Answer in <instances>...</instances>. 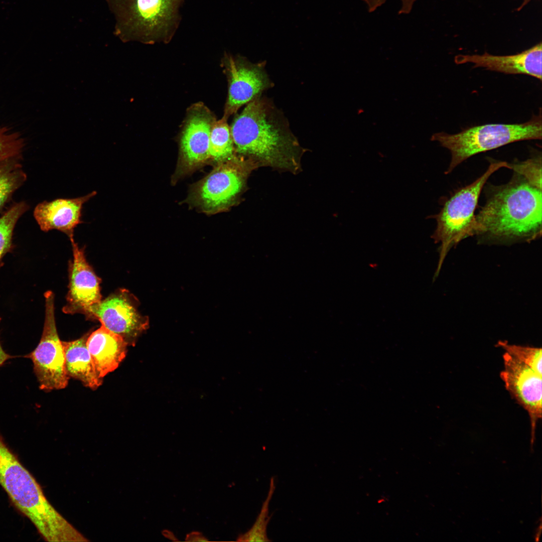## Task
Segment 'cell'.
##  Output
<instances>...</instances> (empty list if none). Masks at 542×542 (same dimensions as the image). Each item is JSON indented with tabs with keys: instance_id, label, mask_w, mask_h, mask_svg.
<instances>
[{
	"instance_id": "24",
	"label": "cell",
	"mask_w": 542,
	"mask_h": 542,
	"mask_svg": "<svg viewBox=\"0 0 542 542\" xmlns=\"http://www.w3.org/2000/svg\"><path fill=\"white\" fill-rule=\"evenodd\" d=\"M401 7L399 10L402 14H409L411 12L414 5L417 0H400ZM368 1L374 7H380L387 0H368Z\"/></svg>"
},
{
	"instance_id": "9",
	"label": "cell",
	"mask_w": 542,
	"mask_h": 542,
	"mask_svg": "<svg viewBox=\"0 0 542 542\" xmlns=\"http://www.w3.org/2000/svg\"><path fill=\"white\" fill-rule=\"evenodd\" d=\"M215 115L203 103L191 105L186 111L179 137V152L172 181L192 173L209 160L210 132Z\"/></svg>"
},
{
	"instance_id": "13",
	"label": "cell",
	"mask_w": 542,
	"mask_h": 542,
	"mask_svg": "<svg viewBox=\"0 0 542 542\" xmlns=\"http://www.w3.org/2000/svg\"><path fill=\"white\" fill-rule=\"evenodd\" d=\"M73 260L69 265V283L66 304L63 311L66 314L82 313L85 316L89 309L101 300L100 280L87 262L84 248L74 239L70 240Z\"/></svg>"
},
{
	"instance_id": "12",
	"label": "cell",
	"mask_w": 542,
	"mask_h": 542,
	"mask_svg": "<svg viewBox=\"0 0 542 542\" xmlns=\"http://www.w3.org/2000/svg\"><path fill=\"white\" fill-rule=\"evenodd\" d=\"M503 361L500 378L510 395L528 414L532 446L536 424L542 417V376L506 352Z\"/></svg>"
},
{
	"instance_id": "16",
	"label": "cell",
	"mask_w": 542,
	"mask_h": 542,
	"mask_svg": "<svg viewBox=\"0 0 542 542\" xmlns=\"http://www.w3.org/2000/svg\"><path fill=\"white\" fill-rule=\"evenodd\" d=\"M86 345L102 378L117 368L126 356L128 346L120 336L102 325L89 335Z\"/></svg>"
},
{
	"instance_id": "18",
	"label": "cell",
	"mask_w": 542,
	"mask_h": 542,
	"mask_svg": "<svg viewBox=\"0 0 542 542\" xmlns=\"http://www.w3.org/2000/svg\"><path fill=\"white\" fill-rule=\"evenodd\" d=\"M227 119L222 117L213 124L210 136L209 160L220 163L235 156L230 127Z\"/></svg>"
},
{
	"instance_id": "20",
	"label": "cell",
	"mask_w": 542,
	"mask_h": 542,
	"mask_svg": "<svg viewBox=\"0 0 542 542\" xmlns=\"http://www.w3.org/2000/svg\"><path fill=\"white\" fill-rule=\"evenodd\" d=\"M25 201L13 204L0 217V262L13 246L14 230L20 217L29 209Z\"/></svg>"
},
{
	"instance_id": "17",
	"label": "cell",
	"mask_w": 542,
	"mask_h": 542,
	"mask_svg": "<svg viewBox=\"0 0 542 542\" xmlns=\"http://www.w3.org/2000/svg\"><path fill=\"white\" fill-rule=\"evenodd\" d=\"M89 334L72 341H62L67 374L80 381L85 386L95 390L103 382L98 375L88 350L86 342Z\"/></svg>"
},
{
	"instance_id": "14",
	"label": "cell",
	"mask_w": 542,
	"mask_h": 542,
	"mask_svg": "<svg viewBox=\"0 0 542 542\" xmlns=\"http://www.w3.org/2000/svg\"><path fill=\"white\" fill-rule=\"evenodd\" d=\"M93 191L86 195L73 198H57L38 204L33 212L34 217L44 232L57 230L74 238L77 226L84 223L82 219L84 205L95 196Z\"/></svg>"
},
{
	"instance_id": "5",
	"label": "cell",
	"mask_w": 542,
	"mask_h": 542,
	"mask_svg": "<svg viewBox=\"0 0 542 542\" xmlns=\"http://www.w3.org/2000/svg\"><path fill=\"white\" fill-rule=\"evenodd\" d=\"M502 168H508L505 161L490 163L486 171L471 184L457 190L447 200L440 212L430 218L436 221L431 236L440 244L439 258L434 278H437L451 249L464 239L476 235L478 226L475 211L482 189L490 177Z\"/></svg>"
},
{
	"instance_id": "15",
	"label": "cell",
	"mask_w": 542,
	"mask_h": 542,
	"mask_svg": "<svg viewBox=\"0 0 542 542\" xmlns=\"http://www.w3.org/2000/svg\"><path fill=\"white\" fill-rule=\"evenodd\" d=\"M542 44L540 42L532 47L514 55L497 56L484 53L482 55H458L457 64L471 63L473 67L509 74H522L541 80Z\"/></svg>"
},
{
	"instance_id": "2",
	"label": "cell",
	"mask_w": 542,
	"mask_h": 542,
	"mask_svg": "<svg viewBox=\"0 0 542 542\" xmlns=\"http://www.w3.org/2000/svg\"><path fill=\"white\" fill-rule=\"evenodd\" d=\"M236 154L293 169L302 148L283 112L262 95L246 104L230 126Z\"/></svg>"
},
{
	"instance_id": "23",
	"label": "cell",
	"mask_w": 542,
	"mask_h": 542,
	"mask_svg": "<svg viewBox=\"0 0 542 542\" xmlns=\"http://www.w3.org/2000/svg\"><path fill=\"white\" fill-rule=\"evenodd\" d=\"M508 169L522 177L532 186L541 189V156L522 162L508 163Z\"/></svg>"
},
{
	"instance_id": "1",
	"label": "cell",
	"mask_w": 542,
	"mask_h": 542,
	"mask_svg": "<svg viewBox=\"0 0 542 542\" xmlns=\"http://www.w3.org/2000/svg\"><path fill=\"white\" fill-rule=\"evenodd\" d=\"M476 215V236L482 243L530 242L541 236V189L516 174L507 184L489 188Z\"/></svg>"
},
{
	"instance_id": "25",
	"label": "cell",
	"mask_w": 542,
	"mask_h": 542,
	"mask_svg": "<svg viewBox=\"0 0 542 542\" xmlns=\"http://www.w3.org/2000/svg\"><path fill=\"white\" fill-rule=\"evenodd\" d=\"M12 356L6 353L3 349L0 342V366L3 365L7 360L11 358Z\"/></svg>"
},
{
	"instance_id": "8",
	"label": "cell",
	"mask_w": 542,
	"mask_h": 542,
	"mask_svg": "<svg viewBox=\"0 0 542 542\" xmlns=\"http://www.w3.org/2000/svg\"><path fill=\"white\" fill-rule=\"evenodd\" d=\"M45 320L42 335L35 349L26 356L31 359L34 373L41 390L48 392L65 388L68 376L62 341L59 339L54 312V294H44Z\"/></svg>"
},
{
	"instance_id": "22",
	"label": "cell",
	"mask_w": 542,
	"mask_h": 542,
	"mask_svg": "<svg viewBox=\"0 0 542 542\" xmlns=\"http://www.w3.org/2000/svg\"><path fill=\"white\" fill-rule=\"evenodd\" d=\"M275 490L274 478L270 480L267 496L263 503L260 512L252 527L244 534L240 535L237 540L241 541H268L266 527L270 519L268 507L270 500Z\"/></svg>"
},
{
	"instance_id": "21",
	"label": "cell",
	"mask_w": 542,
	"mask_h": 542,
	"mask_svg": "<svg viewBox=\"0 0 542 542\" xmlns=\"http://www.w3.org/2000/svg\"><path fill=\"white\" fill-rule=\"evenodd\" d=\"M496 345L542 376V352L539 347L510 344L498 341Z\"/></svg>"
},
{
	"instance_id": "3",
	"label": "cell",
	"mask_w": 542,
	"mask_h": 542,
	"mask_svg": "<svg viewBox=\"0 0 542 542\" xmlns=\"http://www.w3.org/2000/svg\"><path fill=\"white\" fill-rule=\"evenodd\" d=\"M0 485L16 508L50 542L83 541L85 537L50 504L40 485L0 436Z\"/></svg>"
},
{
	"instance_id": "11",
	"label": "cell",
	"mask_w": 542,
	"mask_h": 542,
	"mask_svg": "<svg viewBox=\"0 0 542 542\" xmlns=\"http://www.w3.org/2000/svg\"><path fill=\"white\" fill-rule=\"evenodd\" d=\"M139 300L125 289H119L88 310V319L120 336L128 346H134L149 326V319L138 311Z\"/></svg>"
},
{
	"instance_id": "10",
	"label": "cell",
	"mask_w": 542,
	"mask_h": 542,
	"mask_svg": "<svg viewBox=\"0 0 542 542\" xmlns=\"http://www.w3.org/2000/svg\"><path fill=\"white\" fill-rule=\"evenodd\" d=\"M222 64L228 81L222 117L225 119H228L242 106L274 86L265 68V61L253 63L244 57L225 53Z\"/></svg>"
},
{
	"instance_id": "26",
	"label": "cell",
	"mask_w": 542,
	"mask_h": 542,
	"mask_svg": "<svg viewBox=\"0 0 542 542\" xmlns=\"http://www.w3.org/2000/svg\"><path fill=\"white\" fill-rule=\"evenodd\" d=\"M0 321H1V318H0Z\"/></svg>"
},
{
	"instance_id": "19",
	"label": "cell",
	"mask_w": 542,
	"mask_h": 542,
	"mask_svg": "<svg viewBox=\"0 0 542 542\" xmlns=\"http://www.w3.org/2000/svg\"><path fill=\"white\" fill-rule=\"evenodd\" d=\"M21 160H11L0 164V212L14 192L27 180Z\"/></svg>"
},
{
	"instance_id": "4",
	"label": "cell",
	"mask_w": 542,
	"mask_h": 542,
	"mask_svg": "<svg viewBox=\"0 0 542 542\" xmlns=\"http://www.w3.org/2000/svg\"><path fill=\"white\" fill-rule=\"evenodd\" d=\"M114 16V33L124 41L168 43L180 25L185 0H105Z\"/></svg>"
},
{
	"instance_id": "6",
	"label": "cell",
	"mask_w": 542,
	"mask_h": 542,
	"mask_svg": "<svg viewBox=\"0 0 542 542\" xmlns=\"http://www.w3.org/2000/svg\"><path fill=\"white\" fill-rule=\"evenodd\" d=\"M541 137L540 109L539 114L524 123L486 124L467 128L455 134L437 132L432 135L431 140L438 142L450 152L451 161L445 172L448 174L464 161L477 154L516 142L541 140Z\"/></svg>"
},
{
	"instance_id": "7",
	"label": "cell",
	"mask_w": 542,
	"mask_h": 542,
	"mask_svg": "<svg viewBox=\"0 0 542 542\" xmlns=\"http://www.w3.org/2000/svg\"><path fill=\"white\" fill-rule=\"evenodd\" d=\"M244 161L235 156L218 163L207 176L192 186L187 199L189 204L207 214L229 209L244 186L248 169Z\"/></svg>"
}]
</instances>
